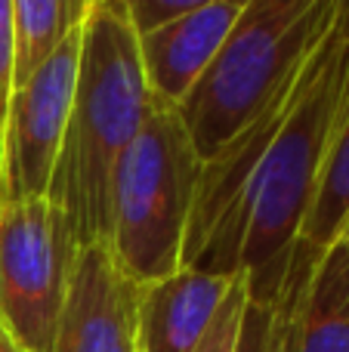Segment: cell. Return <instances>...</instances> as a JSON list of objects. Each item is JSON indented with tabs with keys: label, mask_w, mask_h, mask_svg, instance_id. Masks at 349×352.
<instances>
[{
	"label": "cell",
	"mask_w": 349,
	"mask_h": 352,
	"mask_svg": "<svg viewBox=\"0 0 349 352\" xmlns=\"http://www.w3.org/2000/svg\"><path fill=\"white\" fill-rule=\"evenodd\" d=\"M155 96L124 0H90L80 34L78 87L47 198L65 213L78 248L109 244L111 186Z\"/></svg>",
	"instance_id": "obj_1"
},
{
	"label": "cell",
	"mask_w": 349,
	"mask_h": 352,
	"mask_svg": "<svg viewBox=\"0 0 349 352\" xmlns=\"http://www.w3.org/2000/svg\"><path fill=\"white\" fill-rule=\"evenodd\" d=\"M349 105V0H340L328 37L309 62L306 84L269 146L254 182L251 229L241 250V275L254 300H269L300 241L322 170Z\"/></svg>",
	"instance_id": "obj_2"
},
{
	"label": "cell",
	"mask_w": 349,
	"mask_h": 352,
	"mask_svg": "<svg viewBox=\"0 0 349 352\" xmlns=\"http://www.w3.org/2000/svg\"><path fill=\"white\" fill-rule=\"evenodd\" d=\"M340 0H245L220 53L177 115L198 158L210 161L328 37Z\"/></svg>",
	"instance_id": "obj_3"
},
{
	"label": "cell",
	"mask_w": 349,
	"mask_h": 352,
	"mask_svg": "<svg viewBox=\"0 0 349 352\" xmlns=\"http://www.w3.org/2000/svg\"><path fill=\"white\" fill-rule=\"evenodd\" d=\"M201 164L177 109L155 99L111 186L109 248L136 285L179 269Z\"/></svg>",
	"instance_id": "obj_4"
},
{
	"label": "cell",
	"mask_w": 349,
	"mask_h": 352,
	"mask_svg": "<svg viewBox=\"0 0 349 352\" xmlns=\"http://www.w3.org/2000/svg\"><path fill=\"white\" fill-rule=\"evenodd\" d=\"M68 219L53 201H0V324L22 352H53L71 269Z\"/></svg>",
	"instance_id": "obj_5"
},
{
	"label": "cell",
	"mask_w": 349,
	"mask_h": 352,
	"mask_svg": "<svg viewBox=\"0 0 349 352\" xmlns=\"http://www.w3.org/2000/svg\"><path fill=\"white\" fill-rule=\"evenodd\" d=\"M80 34H84V22L62 41L53 59L28 84L12 90L3 121V198L0 201L47 195L65 140L74 87H78Z\"/></svg>",
	"instance_id": "obj_6"
},
{
	"label": "cell",
	"mask_w": 349,
	"mask_h": 352,
	"mask_svg": "<svg viewBox=\"0 0 349 352\" xmlns=\"http://www.w3.org/2000/svg\"><path fill=\"white\" fill-rule=\"evenodd\" d=\"M139 291L109 244L84 248L68 278L53 352H142Z\"/></svg>",
	"instance_id": "obj_7"
},
{
	"label": "cell",
	"mask_w": 349,
	"mask_h": 352,
	"mask_svg": "<svg viewBox=\"0 0 349 352\" xmlns=\"http://www.w3.org/2000/svg\"><path fill=\"white\" fill-rule=\"evenodd\" d=\"M245 0H201L183 19L139 34V62L152 96L177 109L198 84L232 25L238 22Z\"/></svg>",
	"instance_id": "obj_8"
},
{
	"label": "cell",
	"mask_w": 349,
	"mask_h": 352,
	"mask_svg": "<svg viewBox=\"0 0 349 352\" xmlns=\"http://www.w3.org/2000/svg\"><path fill=\"white\" fill-rule=\"evenodd\" d=\"M238 275H207L177 269L173 275L139 291V346L142 352H198L220 306Z\"/></svg>",
	"instance_id": "obj_9"
},
{
	"label": "cell",
	"mask_w": 349,
	"mask_h": 352,
	"mask_svg": "<svg viewBox=\"0 0 349 352\" xmlns=\"http://www.w3.org/2000/svg\"><path fill=\"white\" fill-rule=\"evenodd\" d=\"M294 352H349V256L344 241L319 256L297 300Z\"/></svg>",
	"instance_id": "obj_10"
},
{
	"label": "cell",
	"mask_w": 349,
	"mask_h": 352,
	"mask_svg": "<svg viewBox=\"0 0 349 352\" xmlns=\"http://www.w3.org/2000/svg\"><path fill=\"white\" fill-rule=\"evenodd\" d=\"M90 0H12L16 25V68L12 90L28 84L62 47L68 34L84 22Z\"/></svg>",
	"instance_id": "obj_11"
},
{
	"label": "cell",
	"mask_w": 349,
	"mask_h": 352,
	"mask_svg": "<svg viewBox=\"0 0 349 352\" xmlns=\"http://www.w3.org/2000/svg\"><path fill=\"white\" fill-rule=\"evenodd\" d=\"M346 229H349V105L344 111L337 136H334L331 152H328L313 210H309L306 223L300 229V244H306L315 254H325L328 248H334L344 238Z\"/></svg>",
	"instance_id": "obj_12"
},
{
	"label": "cell",
	"mask_w": 349,
	"mask_h": 352,
	"mask_svg": "<svg viewBox=\"0 0 349 352\" xmlns=\"http://www.w3.org/2000/svg\"><path fill=\"white\" fill-rule=\"evenodd\" d=\"M245 303H247V281H245V275H238V281L229 291L226 303L220 306V312H216L214 324H210L207 337L201 340L198 352H232L235 349V337H238Z\"/></svg>",
	"instance_id": "obj_13"
},
{
	"label": "cell",
	"mask_w": 349,
	"mask_h": 352,
	"mask_svg": "<svg viewBox=\"0 0 349 352\" xmlns=\"http://www.w3.org/2000/svg\"><path fill=\"white\" fill-rule=\"evenodd\" d=\"M124 3H127L130 25H133L136 37H139V34H148V31L164 28V25L183 19L201 0H124Z\"/></svg>",
	"instance_id": "obj_14"
},
{
	"label": "cell",
	"mask_w": 349,
	"mask_h": 352,
	"mask_svg": "<svg viewBox=\"0 0 349 352\" xmlns=\"http://www.w3.org/2000/svg\"><path fill=\"white\" fill-rule=\"evenodd\" d=\"M12 68H16L12 0H0V127L6 121V105H10V96H12Z\"/></svg>",
	"instance_id": "obj_15"
},
{
	"label": "cell",
	"mask_w": 349,
	"mask_h": 352,
	"mask_svg": "<svg viewBox=\"0 0 349 352\" xmlns=\"http://www.w3.org/2000/svg\"><path fill=\"white\" fill-rule=\"evenodd\" d=\"M0 352H22L16 343H12V337L3 331V324H0Z\"/></svg>",
	"instance_id": "obj_16"
},
{
	"label": "cell",
	"mask_w": 349,
	"mask_h": 352,
	"mask_svg": "<svg viewBox=\"0 0 349 352\" xmlns=\"http://www.w3.org/2000/svg\"><path fill=\"white\" fill-rule=\"evenodd\" d=\"M0 198H3V127H0Z\"/></svg>",
	"instance_id": "obj_17"
},
{
	"label": "cell",
	"mask_w": 349,
	"mask_h": 352,
	"mask_svg": "<svg viewBox=\"0 0 349 352\" xmlns=\"http://www.w3.org/2000/svg\"><path fill=\"white\" fill-rule=\"evenodd\" d=\"M340 241H344V248H346V256H349V229L344 232V238H340Z\"/></svg>",
	"instance_id": "obj_18"
}]
</instances>
